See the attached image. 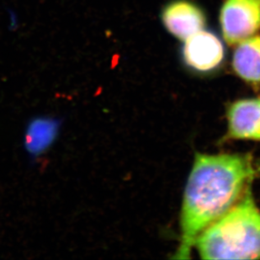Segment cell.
<instances>
[{
  "label": "cell",
  "instance_id": "obj_1",
  "mask_svg": "<svg viewBox=\"0 0 260 260\" xmlns=\"http://www.w3.org/2000/svg\"><path fill=\"white\" fill-rule=\"evenodd\" d=\"M258 176L260 165L250 153L197 152L182 202L180 243L173 258H190L200 234L229 211Z\"/></svg>",
  "mask_w": 260,
  "mask_h": 260
},
{
  "label": "cell",
  "instance_id": "obj_2",
  "mask_svg": "<svg viewBox=\"0 0 260 260\" xmlns=\"http://www.w3.org/2000/svg\"><path fill=\"white\" fill-rule=\"evenodd\" d=\"M251 186L197 238L194 246L201 258L260 259V210Z\"/></svg>",
  "mask_w": 260,
  "mask_h": 260
},
{
  "label": "cell",
  "instance_id": "obj_3",
  "mask_svg": "<svg viewBox=\"0 0 260 260\" xmlns=\"http://www.w3.org/2000/svg\"><path fill=\"white\" fill-rule=\"evenodd\" d=\"M225 42L238 45L260 29V0H225L220 11Z\"/></svg>",
  "mask_w": 260,
  "mask_h": 260
},
{
  "label": "cell",
  "instance_id": "obj_4",
  "mask_svg": "<svg viewBox=\"0 0 260 260\" xmlns=\"http://www.w3.org/2000/svg\"><path fill=\"white\" fill-rule=\"evenodd\" d=\"M182 58L193 71L207 74L216 71L225 58V47L215 33L200 30L184 41Z\"/></svg>",
  "mask_w": 260,
  "mask_h": 260
},
{
  "label": "cell",
  "instance_id": "obj_5",
  "mask_svg": "<svg viewBox=\"0 0 260 260\" xmlns=\"http://www.w3.org/2000/svg\"><path fill=\"white\" fill-rule=\"evenodd\" d=\"M228 131L222 141L260 142V97L241 99L226 108Z\"/></svg>",
  "mask_w": 260,
  "mask_h": 260
},
{
  "label": "cell",
  "instance_id": "obj_6",
  "mask_svg": "<svg viewBox=\"0 0 260 260\" xmlns=\"http://www.w3.org/2000/svg\"><path fill=\"white\" fill-rule=\"evenodd\" d=\"M64 119L59 116L38 115L25 125L23 147L30 162L44 156L58 140Z\"/></svg>",
  "mask_w": 260,
  "mask_h": 260
},
{
  "label": "cell",
  "instance_id": "obj_7",
  "mask_svg": "<svg viewBox=\"0 0 260 260\" xmlns=\"http://www.w3.org/2000/svg\"><path fill=\"white\" fill-rule=\"evenodd\" d=\"M162 24L174 37L185 41L206 26L205 13L189 0H174L162 10Z\"/></svg>",
  "mask_w": 260,
  "mask_h": 260
},
{
  "label": "cell",
  "instance_id": "obj_8",
  "mask_svg": "<svg viewBox=\"0 0 260 260\" xmlns=\"http://www.w3.org/2000/svg\"><path fill=\"white\" fill-rule=\"evenodd\" d=\"M236 75L251 86L260 85V36H253L236 47L232 60Z\"/></svg>",
  "mask_w": 260,
  "mask_h": 260
},
{
  "label": "cell",
  "instance_id": "obj_9",
  "mask_svg": "<svg viewBox=\"0 0 260 260\" xmlns=\"http://www.w3.org/2000/svg\"><path fill=\"white\" fill-rule=\"evenodd\" d=\"M9 12L10 14V20H11V24H10L11 27H10V29H15V27H14L15 25L17 28L18 19L16 17V15H15V12L13 10H10Z\"/></svg>",
  "mask_w": 260,
  "mask_h": 260
}]
</instances>
